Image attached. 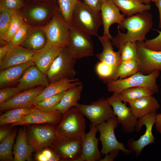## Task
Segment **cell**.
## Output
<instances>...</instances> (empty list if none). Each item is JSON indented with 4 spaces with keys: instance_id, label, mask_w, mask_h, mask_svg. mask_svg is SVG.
<instances>
[{
    "instance_id": "6da1fadb",
    "label": "cell",
    "mask_w": 161,
    "mask_h": 161,
    "mask_svg": "<svg viewBox=\"0 0 161 161\" xmlns=\"http://www.w3.org/2000/svg\"><path fill=\"white\" fill-rule=\"evenodd\" d=\"M153 16L148 11L125 18L118 24L117 33L112 39L113 46L118 48L128 41H144L153 25Z\"/></svg>"
},
{
    "instance_id": "7a4b0ae2",
    "label": "cell",
    "mask_w": 161,
    "mask_h": 161,
    "mask_svg": "<svg viewBox=\"0 0 161 161\" xmlns=\"http://www.w3.org/2000/svg\"><path fill=\"white\" fill-rule=\"evenodd\" d=\"M59 10L55 1L26 0L19 11L28 26L40 27L47 24Z\"/></svg>"
},
{
    "instance_id": "3957f363",
    "label": "cell",
    "mask_w": 161,
    "mask_h": 161,
    "mask_svg": "<svg viewBox=\"0 0 161 161\" xmlns=\"http://www.w3.org/2000/svg\"><path fill=\"white\" fill-rule=\"evenodd\" d=\"M102 24L100 12L93 10L80 0L77 2L72 13L70 25L91 36H98V30Z\"/></svg>"
},
{
    "instance_id": "277c9868",
    "label": "cell",
    "mask_w": 161,
    "mask_h": 161,
    "mask_svg": "<svg viewBox=\"0 0 161 161\" xmlns=\"http://www.w3.org/2000/svg\"><path fill=\"white\" fill-rule=\"evenodd\" d=\"M63 114V118L56 129L57 138L82 140L86 130L83 115L75 107L71 108Z\"/></svg>"
},
{
    "instance_id": "5b68a950",
    "label": "cell",
    "mask_w": 161,
    "mask_h": 161,
    "mask_svg": "<svg viewBox=\"0 0 161 161\" xmlns=\"http://www.w3.org/2000/svg\"><path fill=\"white\" fill-rule=\"evenodd\" d=\"M160 71L156 70L152 73L145 75L137 72L125 78L107 81V87L109 92H117L126 89L134 87H143L149 90L154 94L159 91L157 80Z\"/></svg>"
},
{
    "instance_id": "8992f818",
    "label": "cell",
    "mask_w": 161,
    "mask_h": 161,
    "mask_svg": "<svg viewBox=\"0 0 161 161\" xmlns=\"http://www.w3.org/2000/svg\"><path fill=\"white\" fill-rule=\"evenodd\" d=\"M70 27V25L58 10L50 20L43 27L47 37V44L68 47L69 43Z\"/></svg>"
},
{
    "instance_id": "52a82bcc",
    "label": "cell",
    "mask_w": 161,
    "mask_h": 161,
    "mask_svg": "<svg viewBox=\"0 0 161 161\" xmlns=\"http://www.w3.org/2000/svg\"><path fill=\"white\" fill-rule=\"evenodd\" d=\"M77 60L68 47H64L49 68L47 75L48 80L52 83L64 78H75Z\"/></svg>"
},
{
    "instance_id": "ba28073f",
    "label": "cell",
    "mask_w": 161,
    "mask_h": 161,
    "mask_svg": "<svg viewBox=\"0 0 161 161\" xmlns=\"http://www.w3.org/2000/svg\"><path fill=\"white\" fill-rule=\"evenodd\" d=\"M107 121L96 126L100 133L99 140L102 145L101 153L105 155L115 150L121 151L126 155L132 153L130 150L126 148L123 143L119 142L117 139L114 130L119 123L116 116L111 117Z\"/></svg>"
},
{
    "instance_id": "9c48e42d",
    "label": "cell",
    "mask_w": 161,
    "mask_h": 161,
    "mask_svg": "<svg viewBox=\"0 0 161 161\" xmlns=\"http://www.w3.org/2000/svg\"><path fill=\"white\" fill-rule=\"evenodd\" d=\"M157 112L148 114L138 120L135 131L139 132L143 126H145L144 134L137 140L132 138L128 140L127 146L132 153H134L137 157L141 154L143 149L147 146L155 142V138L152 131L153 126L156 121Z\"/></svg>"
},
{
    "instance_id": "30bf717a",
    "label": "cell",
    "mask_w": 161,
    "mask_h": 161,
    "mask_svg": "<svg viewBox=\"0 0 161 161\" xmlns=\"http://www.w3.org/2000/svg\"><path fill=\"white\" fill-rule=\"evenodd\" d=\"M96 126L115 116L113 108L107 99L102 98L89 105L78 103L75 107Z\"/></svg>"
},
{
    "instance_id": "8fae6325",
    "label": "cell",
    "mask_w": 161,
    "mask_h": 161,
    "mask_svg": "<svg viewBox=\"0 0 161 161\" xmlns=\"http://www.w3.org/2000/svg\"><path fill=\"white\" fill-rule=\"evenodd\" d=\"M68 47L77 59L94 54V45L91 36L71 25Z\"/></svg>"
},
{
    "instance_id": "7c38bea8",
    "label": "cell",
    "mask_w": 161,
    "mask_h": 161,
    "mask_svg": "<svg viewBox=\"0 0 161 161\" xmlns=\"http://www.w3.org/2000/svg\"><path fill=\"white\" fill-rule=\"evenodd\" d=\"M137 42L138 72L148 75L156 70L161 71V51L147 48L145 46L144 41Z\"/></svg>"
},
{
    "instance_id": "4fadbf2b",
    "label": "cell",
    "mask_w": 161,
    "mask_h": 161,
    "mask_svg": "<svg viewBox=\"0 0 161 161\" xmlns=\"http://www.w3.org/2000/svg\"><path fill=\"white\" fill-rule=\"evenodd\" d=\"M112 107L114 112L117 117L119 124L121 125L124 131L130 134L135 131L137 118L133 114L130 107L126 103L112 98H106Z\"/></svg>"
},
{
    "instance_id": "5bb4252c",
    "label": "cell",
    "mask_w": 161,
    "mask_h": 161,
    "mask_svg": "<svg viewBox=\"0 0 161 161\" xmlns=\"http://www.w3.org/2000/svg\"><path fill=\"white\" fill-rule=\"evenodd\" d=\"M29 144L34 151H38L51 145L57 138L56 130L52 126L34 127L30 131Z\"/></svg>"
},
{
    "instance_id": "9a60e30c",
    "label": "cell",
    "mask_w": 161,
    "mask_h": 161,
    "mask_svg": "<svg viewBox=\"0 0 161 161\" xmlns=\"http://www.w3.org/2000/svg\"><path fill=\"white\" fill-rule=\"evenodd\" d=\"M98 131L96 126L91 123L89 132L82 140L81 155L77 161H100L102 159L98 147L100 140L96 137Z\"/></svg>"
},
{
    "instance_id": "2e32d148",
    "label": "cell",
    "mask_w": 161,
    "mask_h": 161,
    "mask_svg": "<svg viewBox=\"0 0 161 161\" xmlns=\"http://www.w3.org/2000/svg\"><path fill=\"white\" fill-rule=\"evenodd\" d=\"M7 43L8 47L7 53L0 61V71L32 60L35 51L21 46L14 45L10 43Z\"/></svg>"
},
{
    "instance_id": "e0dca14e",
    "label": "cell",
    "mask_w": 161,
    "mask_h": 161,
    "mask_svg": "<svg viewBox=\"0 0 161 161\" xmlns=\"http://www.w3.org/2000/svg\"><path fill=\"white\" fill-rule=\"evenodd\" d=\"M120 11L112 0H105L100 11L103 27V35L108 37L111 40L113 37L109 32L110 27L114 23H120L126 18Z\"/></svg>"
},
{
    "instance_id": "ac0fdd59",
    "label": "cell",
    "mask_w": 161,
    "mask_h": 161,
    "mask_svg": "<svg viewBox=\"0 0 161 161\" xmlns=\"http://www.w3.org/2000/svg\"><path fill=\"white\" fill-rule=\"evenodd\" d=\"M64 48L47 44L41 49L35 52L32 60L38 68L47 75L52 62Z\"/></svg>"
},
{
    "instance_id": "d6986e66",
    "label": "cell",
    "mask_w": 161,
    "mask_h": 161,
    "mask_svg": "<svg viewBox=\"0 0 161 161\" xmlns=\"http://www.w3.org/2000/svg\"><path fill=\"white\" fill-rule=\"evenodd\" d=\"M44 89L38 86L20 92L8 101L0 104V110L16 108L31 107L32 101L39 95Z\"/></svg>"
},
{
    "instance_id": "ffe728a7",
    "label": "cell",
    "mask_w": 161,
    "mask_h": 161,
    "mask_svg": "<svg viewBox=\"0 0 161 161\" xmlns=\"http://www.w3.org/2000/svg\"><path fill=\"white\" fill-rule=\"evenodd\" d=\"M82 83L77 78H64L51 83L44 88L42 91L32 101L31 106L38 102L60 93L65 92L69 89Z\"/></svg>"
},
{
    "instance_id": "44dd1931",
    "label": "cell",
    "mask_w": 161,
    "mask_h": 161,
    "mask_svg": "<svg viewBox=\"0 0 161 161\" xmlns=\"http://www.w3.org/2000/svg\"><path fill=\"white\" fill-rule=\"evenodd\" d=\"M47 75L35 65L28 68L19 80L17 87L22 91L41 86L46 87L49 84Z\"/></svg>"
},
{
    "instance_id": "7402d4cb",
    "label": "cell",
    "mask_w": 161,
    "mask_h": 161,
    "mask_svg": "<svg viewBox=\"0 0 161 161\" xmlns=\"http://www.w3.org/2000/svg\"><path fill=\"white\" fill-rule=\"evenodd\" d=\"M34 108L32 112L24 116L21 120L11 124V126L26 124L46 123L55 124L58 123L61 119L62 114L57 111L45 112Z\"/></svg>"
},
{
    "instance_id": "603a6c76",
    "label": "cell",
    "mask_w": 161,
    "mask_h": 161,
    "mask_svg": "<svg viewBox=\"0 0 161 161\" xmlns=\"http://www.w3.org/2000/svg\"><path fill=\"white\" fill-rule=\"evenodd\" d=\"M129 103L132 113L137 119L157 111L160 107L157 100L153 95L142 97Z\"/></svg>"
},
{
    "instance_id": "cb8c5ba5",
    "label": "cell",
    "mask_w": 161,
    "mask_h": 161,
    "mask_svg": "<svg viewBox=\"0 0 161 161\" xmlns=\"http://www.w3.org/2000/svg\"><path fill=\"white\" fill-rule=\"evenodd\" d=\"M103 47L101 53L96 56L100 61L104 62L111 66L114 70L121 62L120 51L115 52L113 49L111 39L108 37L103 35L98 36Z\"/></svg>"
},
{
    "instance_id": "d4e9b609",
    "label": "cell",
    "mask_w": 161,
    "mask_h": 161,
    "mask_svg": "<svg viewBox=\"0 0 161 161\" xmlns=\"http://www.w3.org/2000/svg\"><path fill=\"white\" fill-rule=\"evenodd\" d=\"M35 65L34 62L31 60L0 71V88L5 87L18 81L25 70L29 67Z\"/></svg>"
},
{
    "instance_id": "484cf974",
    "label": "cell",
    "mask_w": 161,
    "mask_h": 161,
    "mask_svg": "<svg viewBox=\"0 0 161 161\" xmlns=\"http://www.w3.org/2000/svg\"><path fill=\"white\" fill-rule=\"evenodd\" d=\"M56 147L59 157L70 161H77L81 154L82 140L59 139Z\"/></svg>"
},
{
    "instance_id": "4316f807",
    "label": "cell",
    "mask_w": 161,
    "mask_h": 161,
    "mask_svg": "<svg viewBox=\"0 0 161 161\" xmlns=\"http://www.w3.org/2000/svg\"><path fill=\"white\" fill-rule=\"evenodd\" d=\"M47 44V37L43 27L29 26L27 37L20 46L35 52L42 49Z\"/></svg>"
},
{
    "instance_id": "83f0119b",
    "label": "cell",
    "mask_w": 161,
    "mask_h": 161,
    "mask_svg": "<svg viewBox=\"0 0 161 161\" xmlns=\"http://www.w3.org/2000/svg\"><path fill=\"white\" fill-rule=\"evenodd\" d=\"M83 89L81 83L66 91L55 107V110L63 114L71 108L75 107L78 104Z\"/></svg>"
},
{
    "instance_id": "f1b7e54d",
    "label": "cell",
    "mask_w": 161,
    "mask_h": 161,
    "mask_svg": "<svg viewBox=\"0 0 161 161\" xmlns=\"http://www.w3.org/2000/svg\"><path fill=\"white\" fill-rule=\"evenodd\" d=\"M33 151L32 147L27 143L26 129H21L14 146V160L24 161L30 160Z\"/></svg>"
},
{
    "instance_id": "f546056e",
    "label": "cell",
    "mask_w": 161,
    "mask_h": 161,
    "mask_svg": "<svg viewBox=\"0 0 161 161\" xmlns=\"http://www.w3.org/2000/svg\"><path fill=\"white\" fill-rule=\"evenodd\" d=\"M122 14L127 17L137 13L148 11L150 5H146L140 0H112Z\"/></svg>"
},
{
    "instance_id": "4dcf8cb0",
    "label": "cell",
    "mask_w": 161,
    "mask_h": 161,
    "mask_svg": "<svg viewBox=\"0 0 161 161\" xmlns=\"http://www.w3.org/2000/svg\"><path fill=\"white\" fill-rule=\"evenodd\" d=\"M151 91L143 87H134L127 88L117 92H114L111 97L121 101L129 103L137 99L152 96Z\"/></svg>"
},
{
    "instance_id": "1f68e13d",
    "label": "cell",
    "mask_w": 161,
    "mask_h": 161,
    "mask_svg": "<svg viewBox=\"0 0 161 161\" xmlns=\"http://www.w3.org/2000/svg\"><path fill=\"white\" fill-rule=\"evenodd\" d=\"M138 72V65L137 58L122 61L119 64L111 79L116 80L128 78Z\"/></svg>"
},
{
    "instance_id": "d6a6232c",
    "label": "cell",
    "mask_w": 161,
    "mask_h": 161,
    "mask_svg": "<svg viewBox=\"0 0 161 161\" xmlns=\"http://www.w3.org/2000/svg\"><path fill=\"white\" fill-rule=\"evenodd\" d=\"M18 12L0 9V41H5L6 36L14 15Z\"/></svg>"
},
{
    "instance_id": "836d02e7",
    "label": "cell",
    "mask_w": 161,
    "mask_h": 161,
    "mask_svg": "<svg viewBox=\"0 0 161 161\" xmlns=\"http://www.w3.org/2000/svg\"><path fill=\"white\" fill-rule=\"evenodd\" d=\"M15 130L3 140L0 144V160L1 161H11L13 160L12 149L16 135Z\"/></svg>"
},
{
    "instance_id": "e575fe53",
    "label": "cell",
    "mask_w": 161,
    "mask_h": 161,
    "mask_svg": "<svg viewBox=\"0 0 161 161\" xmlns=\"http://www.w3.org/2000/svg\"><path fill=\"white\" fill-rule=\"evenodd\" d=\"M66 92L60 93L38 102L34 106V108L40 111L45 112L55 111V107Z\"/></svg>"
},
{
    "instance_id": "d590c367",
    "label": "cell",
    "mask_w": 161,
    "mask_h": 161,
    "mask_svg": "<svg viewBox=\"0 0 161 161\" xmlns=\"http://www.w3.org/2000/svg\"><path fill=\"white\" fill-rule=\"evenodd\" d=\"M137 42L128 41L121 45L118 48L121 61H127L136 58Z\"/></svg>"
},
{
    "instance_id": "8d00e7d4",
    "label": "cell",
    "mask_w": 161,
    "mask_h": 161,
    "mask_svg": "<svg viewBox=\"0 0 161 161\" xmlns=\"http://www.w3.org/2000/svg\"><path fill=\"white\" fill-rule=\"evenodd\" d=\"M25 23L20 11L14 16L8 28L5 38V41L10 43L14 35L22 25Z\"/></svg>"
},
{
    "instance_id": "74e56055",
    "label": "cell",
    "mask_w": 161,
    "mask_h": 161,
    "mask_svg": "<svg viewBox=\"0 0 161 161\" xmlns=\"http://www.w3.org/2000/svg\"><path fill=\"white\" fill-rule=\"evenodd\" d=\"M80 0H58L59 9L70 25L72 13L76 3Z\"/></svg>"
},
{
    "instance_id": "f35d334b",
    "label": "cell",
    "mask_w": 161,
    "mask_h": 161,
    "mask_svg": "<svg viewBox=\"0 0 161 161\" xmlns=\"http://www.w3.org/2000/svg\"><path fill=\"white\" fill-rule=\"evenodd\" d=\"M96 70L98 76L106 82L112 79L115 72L111 66L102 61L97 64Z\"/></svg>"
},
{
    "instance_id": "ab89813d",
    "label": "cell",
    "mask_w": 161,
    "mask_h": 161,
    "mask_svg": "<svg viewBox=\"0 0 161 161\" xmlns=\"http://www.w3.org/2000/svg\"><path fill=\"white\" fill-rule=\"evenodd\" d=\"M25 2V0H0V9L18 12Z\"/></svg>"
},
{
    "instance_id": "60d3db41",
    "label": "cell",
    "mask_w": 161,
    "mask_h": 161,
    "mask_svg": "<svg viewBox=\"0 0 161 161\" xmlns=\"http://www.w3.org/2000/svg\"><path fill=\"white\" fill-rule=\"evenodd\" d=\"M29 26L24 23L14 35L10 42L17 46H20L26 39L28 32Z\"/></svg>"
},
{
    "instance_id": "b9f144b4",
    "label": "cell",
    "mask_w": 161,
    "mask_h": 161,
    "mask_svg": "<svg viewBox=\"0 0 161 161\" xmlns=\"http://www.w3.org/2000/svg\"><path fill=\"white\" fill-rule=\"evenodd\" d=\"M21 91L17 87L1 88L0 89V104L8 101Z\"/></svg>"
},
{
    "instance_id": "7bdbcfd3",
    "label": "cell",
    "mask_w": 161,
    "mask_h": 161,
    "mask_svg": "<svg viewBox=\"0 0 161 161\" xmlns=\"http://www.w3.org/2000/svg\"><path fill=\"white\" fill-rule=\"evenodd\" d=\"M156 30L159 33L158 35L152 39H145L144 44L145 47L148 49L161 51V31L157 30Z\"/></svg>"
},
{
    "instance_id": "ee69618b",
    "label": "cell",
    "mask_w": 161,
    "mask_h": 161,
    "mask_svg": "<svg viewBox=\"0 0 161 161\" xmlns=\"http://www.w3.org/2000/svg\"><path fill=\"white\" fill-rule=\"evenodd\" d=\"M34 108L24 107L16 108L8 110L6 112L1 115L0 118H1L9 116L22 115L25 116L32 112Z\"/></svg>"
},
{
    "instance_id": "f6af8a7d",
    "label": "cell",
    "mask_w": 161,
    "mask_h": 161,
    "mask_svg": "<svg viewBox=\"0 0 161 161\" xmlns=\"http://www.w3.org/2000/svg\"><path fill=\"white\" fill-rule=\"evenodd\" d=\"M83 2L93 10L100 12L105 0H83Z\"/></svg>"
},
{
    "instance_id": "bcb514c9",
    "label": "cell",
    "mask_w": 161,
    "mask_h": 161,
    "mask_svg": "<svg viewBox=\"0 0 161 161\" xmlns=\"http://www.w3.org/2000/svg\"><path fill=\"white\" fill-rule=\"evenodd\" d=\"M24 116L22 115H11L0 118V125L4 126L16 122L21 120Z\"/></svg>"
},
{
    "instance_id": "7dc6e473",
    "label": "cell",
    "mask_w": 161,
    "mask_h": 161,
    "mask_svg": "<svg viewBox=\"0 0 161 161\" xmlns=\"http://www.w3.org/2000/svg\"><path fill=\"white\" fill-rule=\"evenodd\" d=\"M120 150H115L110 151L108 154H105L104 157L100 160V161H112L117 156Z\"/></svg>"
},
{
    "instance_id": "c3c4849f",
    "label": "cell",
    "mask_w": 161,
    "mask_h": 161,
    "mask_svg": "<svg viewBox=\"0 0 161 161\" xmlns=\"http://www.w3.org/2000/svg\"><path fill=\"white\" fill-rule=\"evenodd\" d=\"M154 124L157 131L161 134V113L157 114Z\"/></svg>"
},
{
    "instance_id": "681fc988",
    "label": "cell",
    "mask_w": 161,
    "mask_h": 161,
    "mask_svg": "<svg viewBox=\"0 0 161 161\" xmlns=\"http://www.w3.org/2000/svg\"><path fill=\"white\" fill-rule=\"evenodd\" d=\"M8 49V43L5 45L1 46L0 48V61L6 55Z\"/></svg>"
},
{
    "instance_id": "f907efd6",
    "label": "cell",
    "mask_w": 161,
    "mask_h": 161,
    "mask_svg": "<svg viewBox=\"0 0 161 161\" xmlns=\"http://www.w3.org/2000/svg\"><path fill=\"white\" fill-rule=\"evenodd\" d=\"M151 1L154 2L158 8L159 14V27L161 28V0H151Z\"/></svg>"
},
{
    "instance_id": "816d5d0a",
    "label": "cell",
    "mask_w": 161,
    "mask_h": 161,
    "mask_svg": "<svg viewBox=\"0 0 161 161\" xmlns=\"http://www.w3.org/2000/svg\"><path fill=\"white\" fill-rule=\"evenodd\" d=\"M10 134L8 130L3 129L0 131V142H1L3 140L7 137Z\"/></svg>"
},
{
    "instance_id": "f5cc1de1",
    "label": "cell",
    "mask_w": 161,
    "mask_h": 161,
    "mask_svg": "<svg viewBox=\"0 0 161 161\" xmlns=\"http://www.w3.org/2000/svg\"><path fill=\"white\" fill-rule=\"evenodd\" d=\"M41 153L47 157V160L49 158L55 153V152L52 151L51 150L47 149L44 150Z\"/></svg>"
},
{
    "instance_id": "db71d44e",
    "label": "cell",
    "mask_w": 161,
    "mask_h": 161,
    "mask_svg": "<svg viewBox=\"0 0 161 161\" xmlns=\"http://www.w3.org/2000/svg\"><path fill=\"white\" fill-rule=\"evenodd\" d=\"M36 159L38 161H47V158L42 153H40L37 155Z\"/></svg>"
},
{
    "instance_id": "11a10c76",
    "label": "cell",
    "mask_w": 161,
    "mask_h": 161,
    "mask_svg": "<svg viewBox=\"0 0 161 161\" xmlns=\"http://www.w3.org/2000/svg\"><path fill=\"white\" fill-rule=\"evenodd\" d=\"M143 4L146 5H150L151 0H140Z\"/></svg>"
},
{
    "instance_id": "9f6ffc18",
    "label": "cell",
    "mask_w": 161,
    "mask_h": 161,
    "mask_svg": "<svg viewBox=\"0 0 161 161\" xmlns=\"http://www.w3.org/2000/svg\"><path fill=\"white\" fill-rule=\"evenodd\" d=\"M31 0V1H52L57 2L58 3V0Z\"/></svg>"
},
{
    "instance_id": "6f0895ef",
    "label": "cell",
    "mask_w": 161,
    "mask_h": 161,
    "mask_svg": "<svg viewBox=\"0 0 161 161\" xmlns=\"http://www.w3.org/2000/svg\"></svg>"
}]
</instances>
